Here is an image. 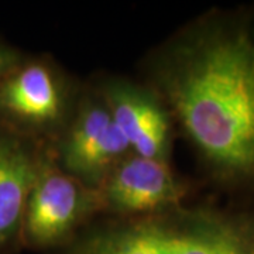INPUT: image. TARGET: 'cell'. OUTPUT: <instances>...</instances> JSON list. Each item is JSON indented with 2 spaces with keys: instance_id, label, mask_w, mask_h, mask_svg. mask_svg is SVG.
<instances>
[{
  "instance_id": "6da1fadb",
  "label": "cell",
  "mask_w": 254,
  "mask_h": 254,
  "mask_svg": "<svg viewBox=\"0 0 254 254\" xmlns=\"http://www.w3.org/2000/svg\"><path fill=\"white\" fill-rule=\"evenodd\" d=\"M143 82L220 188L254 192V18L212 11L143 63Z\"/></svg>"
},
{
  "instance_id": "ba28073f",
  "label": "cell",
  "mask_w": 254,
  "mask_h": 254,
  "mask_svg": "<svg viewBox=\"0 0 254 254\" xmlns=\"http://www.w3.org/2000/svg\"><path fill=\"white\" fill-rule=\"evenodd\" d=\"M47 148L0 125V254L21 250L26 205Z\"/></svg>"
},
{
  "instance_id": "7a4b0ae2",
  "label": "cell",
  "mask_w": 254,
  "mask_h": 254,
  "mask_svg": "<svg viewBox=\"0 0 254 254\" xmlns=\"http://www.w3.org/2000/svg\"><path fill=\"white\" fill-rule=\"evenodd\" d=\"M48 254H254V206L187 200L144 216H98Z\"/></svg>"
},
{
  "instance_id": "8992f818",
  "label": "cell",
  "mask_w": 254,
  "mask_h": 254,
  "mask_svg": "<svg viewBox=\"0 0 254 254\" xmlns=\"http://www.w3.org/2000/svg\"><path fill=\"white\" fill-rule=\"evenodd\" d=\"M131 154L171 163L175 125L163 100L144 82L105 75L93 82Z\"/></svg>"
},
{
  "instance_id": "52a82bcc",
  "label": "cell",
  "mask_w": 254,
  "mask_h": 254,
  "mask_svg": "<svg viewBox=\"0 0 254 254\" xmlns=\"http://www.w3.org/2000/svg\"><path fill=\"white\" fill-rule=\"evenodd\" d=\"M98 190L100 216L136 218L188 200L190 187L171 163L128 154L108 174Z\"/></svg>"
},
{
  "instance_id": "9c48e42d",
  "label": "cell",
  "mask_w": 254,
  "mask_h": 254,
  "mask_svg": "<svg viewBox=\"0 0 254 254\" xmlns=\"http://www.w3.org/2000/svg\"><path fill=\"white\" fill-rule=\"evenodd\" d=\"M24 54L26 53H23L20 48L0 38V79L23 58Z\"/></svg>"
},
{
  "instance_id": "277c9868",
  "label": "cell",
  "mask_w": 254,
  "mask_h": 254,
  "mask_svg": "<svg viewBox=\"0 0 254 254\" xmlns=\"http://www.w3.org/2000/svg\"><path fill=\"white\" fill-rule=\"evenodd\" d=\"M100 215L98 190L64 173L47 148L28 195L21 249L43 254L55 252Z\"/></svg>"
},
{
  "instance_id": "3957f363",
  "label": "cell",
  "mask_w": 254,
  "mask_h": 254,
  "mask_svg": "<svg viewBox=\"0 0 254 254\" xmlns=\"http://www.w3.org/2000/svg\"><path fill=\"white\" fill-rule=\"evenodd\" d=\"M81 89L50 57L24 54L0 79V125L50 147L71 118Z\"/></svg>"
},
{
  "instance_id": "5b68a950",
  "label": "cell",
  "mask_w": 254,
  "mask_h": 254,
  "mask_svg": "<svg viewBox=\"0 0 254 254\" xmlns=\"http://www.w3.org/2000/svg\"><path fill=\"white\" fill-rule=\"evenodd\" d=\"M48 148L64 173L91 188L131 154L93 82L82 85L71 118Z\"/></svg>"
}]
</instances>
